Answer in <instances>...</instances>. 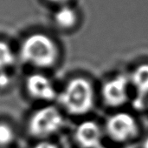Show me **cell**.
I'll use <instances>...</instances> for the list:
<instances>
[{"mask_svg": "<svg viewBox=\"0 0 148 148\" xmlns=\"http://www.w3.org/2000/svg\"><path fill=\"white\" fill-rule=\"evenodd\" d=\"M94 89L85 79H71L59 95L61 105L73 115L85 114L94 106Z\"/></svg>", "mask_w": 148, "mask_h": 148, "instance_id": "6da1fadb", "label": "cell"}, {"mask_svg": "<svg viewBox=\"0 0 148 148\" xmlns=\"http://www.w3.org/2000/svg\"><path fill=\"white\" fill-rule=\"evenodd\" d=\"M20 55L24 62L36 67L46 68L53 65L56 62L57 48L48 36L36 33L23 41Z\"/></svg>", "mask_w": 148, "mask_h": 148, "instance_id": "7a4b0ae2", "label": "cell"}, {"mask_svg": "<svg viewBox=\"0 0 148 148\" xmlns=\"http://www.w3.org/2000/svg\"><path fill=\"white\" fill-rule=\"evenodd\" d=\"M63 125V118L54 106L36 111L29 121V132L36 138H44L58 132Z\"/></svg>", "mask_w": 148, "mask_h": 148, "instance_id": "3957f363", "label": "cell"}, {"mask_svg": "<svg viewBox=\"0 0 148 148\" xmlns=\"http://www.w3.org/2000/svg\"><path fill=\"white\" fill-rule=\"evenodd\" d=\"M106 130L112 140L123 142L136 135L137 124L131 114L119 113L108 118L106 124Z\"/></svg>", "mask_w": 148, "mask_h": 148, "instance_id": "277c9868", "label": "cell"}, {"mask_svg": "<svg viewBox=\"0 0 148 148\" xmlns=\"http://www.w3.org/2000/svg\"><path fill=\"white\" fill-rule=\"evenodd\" d=\"M129 78L121 74L107 81L102 86V97L110 106H120L128 99Z\"/></svg>", "mask_w": 148, "mask_h": 148, "instance_id": "5b68a950", "label": "cell"}, {"mask_svg": "<svg viewBox=\"0 0 148 148\" xmlns=\"http://www.w3.org/2000/svg\"><path fill=\"white\" fill-rule=\"evenodd\" d=\"M27 91L35 99L51 100L56 96L52 82L44 75L35 73L30 75L26 81Z\"/></svg>", "mask_w": 148, "mask_h": 148, "instance_id": "8992f818", "label": "cell"}, {"mask_svg": "<svg viewBox=\"0 0 148 148\" xmlns=\"http://www.w3.org/2000/svg\"><path fill=\"white\" fill-rule=\"evenodd\" d=\"M75 140L83 148L101 147V133L99 126L94 121H84L75 129Z\"/></svg>", "mask_w": 148, "mask_h": 148, "instance_id": "52a82bcc", "label": "cell"}, {"mask_svg": "<svg viewBox=\"0 0 148 148\" xmlns=\"http://www.w3.org/2000/svg\"><path fill=\"white\" fill-rule=\"evenodd\" d=\"M138 94L143 99L148 94V64L139 65L129 78Z\"/></svg>", "mask_w": 148, "mask_h": 148, "instance_id": "ba28073f", "label": "cell"}, {"mask_svg": "<svg viewBox=\"0 0 148 148\" xmlns=\"http://www.w3.org/2000/svg\"><path fill=\"white\" fill-rule=\"evenodd\" d=\"M56 24L62 28H69L73 26L76 21L75 11L69 6H62L55 15Z\"/></svg>", "mask_w": 148, "mask_h": 148, "instance_id": "9c48e42d", "label": "cell"}, {"mask_svg": "<svg viewBox=\"0 0 148 148\" xmlns=\"http://www.w3.org/2000/svg\"><path fill=\"white\" fill-rule=\"evenodd\" d=\"M14 54L9 44L0 41V71L11 65L14 62Z\"/></svg>", "mask_w": 148, "mask_h": 148, "instance_id": "30bf717a", "label": "cell"}, {"mask_svg": "<svg viewBox=\"0 0 148 148\" xmlns=\"http://www.w3.org/2000/svg\"><path fill=\"white\" fill-rule=\"evenodd\" d=\"M14 139V133L11 127L6 124H0V147L10 144Z\"/></svg>", "mask_w": 148, "mask_h": 148, "instance_id": "8fae6325", "label": "cell"}, {"mask_svg": "<svg viewBox=\"0 0 148 148\" xmlns=\"http://www.w3.org/2000/svg\"><path fill=\"white\" fill-rule=\"evenodd\" d=\"M34 148H58L55 144L50 143V142H47V141H42L38 143L37 145L35 146Z\"/></svg>", "mask_w": 148, "mask_h": 148, "instance_id": "7c38bea8", "label": "cell"}, {"mask_svg": "<svg viewBox=\"0 0 148 148\" xmlns=\"http://www.w3.org/2000/svg\"><path fill=\"white\" fill-rule=\"evenodd\" d=\"M9 83V79L4 73H0V86H5Z\"/></svg>", "mask_w": 148, "mask_h": 148, "instance_id": "4fadbf2b", "label": "cell"}, {"mask_svg": "<svg viewBox=\"0 0 148 148\" xmlns=\"http://www.w3.org/2000/svg\"><path fill=\"white\" fill-rule=\"evenodd\" d=\"M49 1H51V2H53V3H62L66 2L67 0H49Z\"/></svg>", "mask_w": 148, "mask_h": 148, "instance_id": "5bb4252c", "label": "cell"}, {"mask_svg": "<svg viewBox=\"0 0 148 148\" xmlns=\"http://www.w3.org/2000/svg\"><path fill=\"white\" fill-rule=\"evenodd\" d=\"M143 148H148V138H147L143 143Z\"/></svg>", "mask_w": 148, "mask_h": 148, "instance_id": "9a60e30c", "label": "cell"}, {"mask_svg": "<svg viewBox=\"0 0 148 148\" xmlns=\"http://www.w3.org/2000/svg\"><path fill=\"white\" fill-rule=\"evenodd\" d=\"M98 148H109V147H101H101H99Z\"/></svg>", "mask_w": 148, "mask_h": 148, "instance_id": "2e32d148", "label": "cell"}]
</instances>
